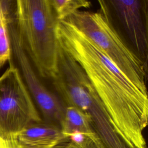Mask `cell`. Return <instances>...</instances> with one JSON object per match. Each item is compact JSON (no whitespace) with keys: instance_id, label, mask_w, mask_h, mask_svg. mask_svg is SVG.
Here are the masks:
<instances>
[{"instance_id":"5","label":"cell","mask_w":148,"mask_h":148,"mask_svg":"<svg viewBox=\"0 0 148 148\" xmlns=\"http://www.w3.org/2000/svg\"><path fill=\"white\" fill-rule=\"evenodd\" d=\"M0 76V136L14 139L28 125L42 121L20 72L12 61Z\"/></svg>"},{"instance_id":"2","label":"cell","mask_w":148,"mask_h":148,"mask_svg":"<svg viewBox=\"0 0 148 148\" xmlns=\"http://www.w3.org/2000/svg\"><path fill=\"white\" fill-rule=\"evenodd\" d=\"M51 80L65 106L76 107L90 117L101 148H136L117 130L83 68L60 45Z\"/></svg>"},{"instance_id":"14","label":"cell","mask_w":148,"mask_h":148,"mask_svg":"<svg viewBox=\"0 0 148 148\" xmlns=\"http://www.w3.org/2000/svg\"><path fill=\"white\" fill-rule=\"evenodd\" d=\"M96 143H97V148H101V147L100 146V145H99V143H98L97 140H96Z\"/></svg>"},{"instance_id":"1","label":"cell","mask_w":148,"mask_h":148,"mask_svg":"<svg viewBox=\"0 0 148 148\" xmlns=\"http://www.w3.org/2000/svg\"><path fill=\"white\" fill-rule=\"evenodd\" d=\"M56 35L61 48L83 68L117 130L136 148H147V94L141 91L90 39L66 20Z\"/></svg>"},{"instance_id":"7","label":"cell","mask_w":148,"mask_h":148,"mask_svg":"<svg viewBox=\"0 0 148 148\" xmlns=\"http://www.w3.org/2000/svg\"><path fill=\"white\" fill-rule=\"evenodd\" d=\"M108 13L120 27L122 37L132 51L147 64L148 52L147 1H103Z\"/></svg>"},{"instance_id":"13","label":"cell","mask_w":148,"mask_h":148,"mask_svg":"<svg viewBox=\"0 0 148 148\" xmlns=\"http://www.w3.org/2000/svg\"><path fill=\"white\" fill-rule=\"evenodd\" d=\"M96 139L94 142L87 145H78L71 140L65 143L62 148H97Z\"/></svg>"},{"instance_id":"9","label":"cell","mask_w":148,"mask_h":148,"mask_svg":"<svg viewBox=\"0 0 148 148\" xmlns=\"http://www.w3.org/2000/svg\"><path fill=\"white\" fill-rule=\"evenodd\" d=\"M60 128L62 133L68 137L74 133H82L97 138L93 130L90 117L75 106H65Z\"/></svg>"},{"instance_id":"11","label":"cell","mask_w":148,"mask_h":148,"mask_svg":"<svg viewBox=\"0 0 148 148\" xmlns=\"http://www.w3.org/2000/svg\"><path fill=\"white\" fill-rule=\"evenodd\" d=\"M12 58L6 20L0 6V68Z\"/></svg>"},{"instance_id":"6","label":"cell","mask_w":148,"mask_h":148,"mask_svg":"<svg viewBox=\"0 0 148 148\" xmlns=\"http://www.w3.org/2000/svg\"><path fill=\"white\" fill-rule=\"evenodd\" d=\"M2 10L6 20L12 58H14L16 63L15 65L28 90L35 105L41 112L42 120L60 127L65 106L58 97L42 84L22 47L15 24L14 8L9 5L3 7Z\"/></svg>"},{"instance_id":"4","label":"cell","mask_w":148,"mask_h":148,"mask_svg":"<svg viewBox=\"0 0 148 148\" xmlns=\"http://www.w3.org/2000/svg\"><path fill=\"white\" fill-rule=\"evenodd\" d=\"M98 2V12L80 10L65 20L97 46L141 91L147 94V64L132 51L115 29L103 1Z\"/></svg>"},{"instance_id":"10","label":"cell","mask_w":148,"mask_h":148,"mask_svg":"<svg viewBox=\"0 0 148 148\" xmlns=\"http://www.w3.org/2000/svg\"><path fill=\"white\" fill-rule=\"evenodd\" d=\"M57 20H64L82 8L91 6L89 1L86 0H50Z\"/></svg>"},{"instance_id":"3","label":"cell","mask_w":148,"mask_h":148,"mask_svg":"<svg viewBox=\"0 0 148 148\" xmlns=\"http://www.w3.org/2000/svg\"><path fill=\"white\" fill-rule=\"evenodd\" d=\"M14 21L20 42L38 75L52 79L57 72L58 20L50 0H17Z\"/></svg>"},{"instance_id":"12","label":"cell","mask_w":148,"mask_h":148,"mask_svg":"<svg viewBox=\"0 0 148 148\" xmlns=\"http://www.w3.org/2000/svg\"><path fill=\"white\" fill-rule=\"evenodd\" d=\"M0 148H25L18 143L16 139H6L0 136Z\"/></svg>"},{"instance_id":"8","label":"cell","mask_w":148,"mask_h":148,"mask_svg":"<svg viewBox=\"0 0 148 148\" xmlns=\"http://www.w3.org/2000/svg\"><path fill=\"white\" fill-rule=\"evenodd\" d=\"M14 139L26 148H55L69 140L60 127L43 121L28 125Z\"/></svg>"}]
</instances>
